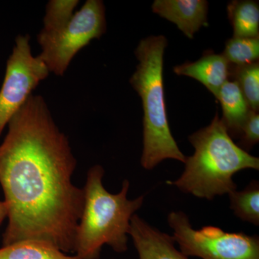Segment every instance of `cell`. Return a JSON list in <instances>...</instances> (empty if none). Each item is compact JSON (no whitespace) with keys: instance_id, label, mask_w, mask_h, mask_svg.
Instances as JSON below:
<instances>
[{"instance_id":"cell-8","label":"cell","mask_w":259,"mask_h":259,"mask_svg":"<svg viewBox=\"0 0 259 259\" xmlns=\"http://www.w3.org/2000/svg\"><path fill=\"white\" fill-rule=\"evenodd\" d=\"M128 234L132 237L139 259H189L175 248L173 236L150 226L138 214L131 218Z\"/></svg>"},{"instance_id":"cell-3","label":"cell","mask_w":259,"mask_h":259,"mask_svg":"<svg viewBox=\"0 0 259 259\" xmlns=\"http://www.w3.org/2000/svg\"><path fill=\"white\" fill-rule=\"evenodd\" d=\"M104 175L100 165L92 166L83 187L84 200L74 243V252L81 259H98L105 244L117 253L126 251L131 218L144 203V196L127 199V180L120 192H109L102 184Z\"/></svg>"},{"instance_id":"cell-17","label":"cell","mask_w":259,"mask_h":259,"mask_svg":"<svg viewBox=\"0 0 259 259\" xmlns=\"http://www.w3.org/2000/svg\"><path fill=\"white\" fill-rule=\"evenodd\" d=\"M240 147L250 150L259 141V115L258 112L250 110L242 128Z\"/></svg>"},{"instance_id":"cell-2","label":"cell","mask_w":259,"mask_h":259,"mask_svg":"<svg viewBox=\"0 0 259 259\" xmlns=\"http://www.w3.org/2000/svg\"><path fill=\"white\" fill-rule=\"evenodd\" d=\"M194 153L186 158L185 169L178 180L168 181L182 192L212 200L236 190L237 172L259 169V158L233 142L218 112L211 123L189 136Z\"/></svg>"},{"instance_id":"cell-18","label":"cell","mask_w":259,"mask_h":259,"mask_svg":"<svg viewBox=\"0 0 259 259\" xmlns=\"http://www.w3.org/2000/svg\"><path fill=\"white\" fill-rule=\"evenodd\" d=\"M8 217V207L4 201H0V224Z\"/></svg>"},{"instance_id":"cell-13","label":"cell","mask_w":259,"mask_h":259,"mask_svg":"<svg viewBox=\"0 0 259 259\" xmlns=\"http://www.w3.org/2000/svg\"><path fill=\"white\" fill-rule=\"evenodd\" d=\"M0 259H81L70 256L56 247L42 242L26 241L3 246Z\"/></svg>"},{"instance_id":"cell-7","label":"cell","mask_w":259,"mask_h":259,"mask_svg":"<svg viewBox=\"0 0 259 259\" xmlns=\"http://www.w3.org/2000/svg\"><path fill=\"white\" fill-rule=\"evenodd\" d=\"M29 41L28 35H18L7 61L4 81L0 90V136L32 92L50 73L41 59L32 55Z\"/></svg>"},{"instance_id":"cell-4","label":"cell","mask_w":259,"mask_h":259,"mask_svg":"<svg viewBox=\"0 0 259 259\" xmlns=\"http://www.w3.org/2000/svg\"><path fill=\"white\" fill-rule=\"evenodd\" d=\"M163 35L142 39L135 51L139 64L130 83L139 93L144 109V150L141 166L151 170L165 159L185 163L186 156L174 139L167 119L163 88Z\"/></svg>"},{"instance_id":"cell-5","label":"cell","mask_w":259,"mask_h":259,"mask_svg":"<svg viewBox=\"0 0 259 259\" xmlns=\"http://www.w3.org/2000/svg\"><path fill=\"white\" fill-rule=\"evenodd\" d=\"M106 30L103 2L88 0L74 15L44 19V28L37 36L42 49L38 57L49 72L64 76L77 53L91 40L100 38Z\"/></svg>"},{"instance_id":"cell-16","label":"cell","mask_w":259,"mask_h":259,"mask_svg":"<svg viewBox=\"0 0 259 259\" xmlns=\"http://www.w3.org/2000/svg\"><path fill=\"white\" fill-rule=\"evenodd\" d=\"M223 55L231 66L256 62L259 58V37H233L226 42Z\"/></svg>"},{"instance_id":"cell-12","label":"cell","mask_w":259,"mask_h":259,"mask_svg":"<svg viewBox=\"0 0 259 259\" xmlns=\"http://www.w3.org/2000/svg\"><path fill=\"white\" fill-rule=\"evenodd\" d=\"M227 10L233 26V37H259L258 2L232 1Z\"/></svg>"},{"instance_id":"cell-14","label":"cell","mask_w":259,"mask_h":259,"mask_svg":"<svg viewBox=\"0 0 259 259\" xmlns=\"http://www.w3.org/2000/svg\"><path fill=\"white\" fill-rule=\"evenodd\" d=\"M231 208L237 217L245 222L259 225V183L252 181L244 190L229 194Z\"/></svg>"},{"instance_id":"cell-9","label":"cell","mask_w":259,"mask_h":259,"mask_svg":"<svg viewBox=\"0 0 259 259\" xmlns=\"http://www.w3.org/2000/svg\"><path fill=\"white\" fill-rule=\"evenodd\" d=\"M208 3L205 0H155L153 13L172 22L189 38L207 25Z\"/></svg>"},{"instance_id":"cell-15","label":"cell","mask_w":259,"mask_h":259,"mask_svg":"<svg viewBox=\"0 0 259 259\" xmlns=\"http://www.w3.org/2000/svg\"><path fill=\"white\" fill-rule=\"evenodd\" d=\"M231 65V76L241 89L245 101L251 110L258 112L259 107V64L258 61L243 66Z\"/></svg>"},{"instance_id":"cell-10","label":"cell","mask_w":259,"mask_h":259,"mask_svg":"<svg viewBox=\"0 0 259 259\" xmlns=\"http://www.w3.org/2000/svg\"><path fill=\"white\" fill-rule=\"evenodd\" d=\"M174 72L197 80L218 99L221 88L231 77V64L223 54L209 51L197 61L175 66Z\"/></svg>"},{"instance_id":"cell-6","label":"cell","mask_w":259,"mask_h":259,"mask_svg":"<svg viewBox=\"0 0 259 259\" xmlns=\"http://www.w3.org/2000/svg\"><path fill=\"white\" fill-rule=\"evenodd\" d=\"M168 223L173 238L187 256L202 259H259V238L243 233H226L214 226L196 231L185 212H171Z\"/></svg>"},{"instance_id":"cell-11","label":"cell","mask_w":259,"mask_h":259,"mask_svg":"<svg viewBox=\"0 0 259 259\" xmlns=\"http://www.w3.org/2000/svg\"><path fill=\"white\" fill-rule=\"evenodd\" d=\"M217 100L222 105V120L228 134L231 138L240 137L250 109L238 83L227 81L220 90Z\"/></svg>"},{"instance_id":"cell-1","label":"cell","mask_w":259,"mask_h":259,"mask_svg":"<svg viewBox=\"0 0 259 259\" xmlns=\"http://www.w3.org/2000/svg\"><path fill=\"white\" fill-rule=\"evenodd\" d=\"M0 145V185L8 207L3 246L32 241L74 253L83 189L77 161L41 95H30L8 122Z\"/></svg>"}]
</instances>
